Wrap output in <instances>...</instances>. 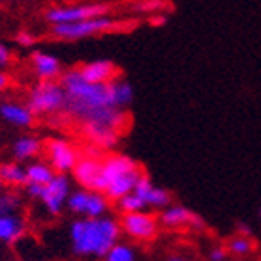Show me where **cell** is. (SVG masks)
<instances>
[{
  "label": "cell",
  "mask_w": 261,
  "mask_h": 261,
  "mask_svg": "<svg viewBox=\"0 0 261 261\" xmlns=\"http://www.w3.org/2000/svg\"><path fill=\"white\" fill-rule=\"evenodd\" d=\"M60 84L67 95L65 112L82 123H101L123 133L129 123L125 110L116 109L110 101L109 84H92L82 79L79 69L65 71Z\"/></svg>",
  "instance_id": "1"
},
{
  "label": "cell",
  "mask_w": 261,
  "mask_h": 261,
  "mask_svg": "<svg viewBox=\"0 0 261 261\" xmlns=\"http://www.w3.org/2000/svg\"><path fill=\"white\" fill-rule=\"evenodd\" d=\"M120 222L103 215L97 218H76L69 226L71 250L81 257L103 259L107 252L120 241Z\"/></svg>",
  "instance_id": "2"
},
{
  "label": "cell",
  "mask_w": 261,
  "mask_h": 261,
  "mask_svg": "<svg viewBox=\"0 0 261 261\" xmlns=\"http://www.w3.org/2000/svg\"><path fill=\"white\" fill-rule=\"evenodd\" d=\"M144 174L142 168L127 155L114 153L101 159V183L99 191L110 201H118L135 189L136 181Z\"/></svg>",
  "instance_id": "3"
},
{
  "label": "cell",
  "mask_w": 261,
  "mask_h": 261,
  "mask_svg": "<svg viewBox=\"0 0 261 261\" xmlns=\"http://www.w3.org/2000/svg\"><path fill=\"white\" fill-rule=\"evenodd\" d=\"M67 95L58 81H41L28 93V109L34 116H50L65 112Z\"/></svg>",
  "instance_id": "4"
},
{
  "label": "cell",
  "mask_w": 261,
  "mask_h": 261,
  "mask_svg": "<svg viewBox=\"0 0 261 261\" xmlns=\"http://www.w3.org/2000/svg\"><path fill=\"white\" fill-rule=\"evenodd\" d=\"M120 28V21H116L109 15L84 19L76 22H65V24H53V36L64 41H76V39L92 38L97 34L112 32Z\"/></svg>",
  "instance_id": "5"
},
{
  "label": "cell",
  "mask_w": 261,
  "mask_h": 261,
  "mask_svg": "<svg viewBox=\"0 0 261 261\" xmlns=\"http://www.w3.org/2000/svg\"><path fill=\"white\" fill-rule=\"evenodd\" d=\"M65 207L79 218H97L109 213L110 200L101 191L79 189L71 191Z\"/></svg>",
  "instance_id": "6"
},
{
  "label": "cell",
  "mask_w": 261,
  "mask_h": 261,
  "mask_svg": "<svg viewBox=\"0 0 261 261\" xmlns=\"http://www.w3.org/2000/svg\"><path fill=\"white\" fill-rule=\"evenodd\" d=\"M120 222L121 233H125L129 239L147 243L153 241L159 233V218L151 211H135V213H121Z\"/></svg>",
  "instance_id": "7"
},
{
  "label": "cell",
  "mask_w": 261,
  "mask_h": 261,
  "mask_svg": "<svg viewBox=\"0 0 261 261\" xmlns=\"http://www.w3.org/2000/svg\"><path fill=\"white\" fill-rule=\"evenodd\" d=\"M110 4L107 2H92V4H75V6H56L45 13V19L50 24H65V22H76L93 17L109 15Z\"/></svg>",
  "instance_id": "8"
},
{
  "label": "cell",
  "mask_w": 261,
  "mask_h": 261,
  "mask_svg": "<svg viewBox=\"0 0 261 261\" xmlns=\"http://www.w3.org/2000/svg\"><path fill=\"white\" fill-rule=\"evenodd\" d=\"M71 194V181L65 174H55V177L41 187L38 200L43 203L49 215H60Z\"/></svg>",
  "instance_id": "9"
},
{
  "label": "cell",
  "mask_w": 261,
  "mask_h": 261,
  "mask_svg": "<svg viewBox=\"0 0 261 261\" xmlns=\"http://www.w3.org/2000/svg\"><path fill=\"white\" fill-rule=\"evenodd\" d=\"M47 161H49L50 168L55 170L56 174H69L75 168L76 161H79V151L71 142L64 140V138H53L47 142Z\"/></svg>",
  "instance_id": "10"
},
{
  "label": "cell",
  "mask_w": 261,
  "mask_h": 261,
  "mask_svg": "<svg viewBox=\"0 0 261 261\" xmlns=\"http://www.w3.org/2000/svg\"><path fill=\"white\" fill-rule=\"evenodd\" d=\"M133 192L140 198L147 211H161V209H164V207H168L172 203L170 191H166L164 187L155 185L146 174H142L140 179L136 181Z\"/></svg>",
  "instance_id": "11"
},
{
  "label": "cell",
  "mask_w": 261,
  "mask_h": 261,
  "mask_svg": "<svg viewBox=\"0 0 261 261\" xmlns=\"http://www.w3.org/2000/svg\"><path fill=\"white\" fill-rule=\"evenodd\" d=\"M159 224L168 229H203V220H201L196 213L191 209H187L185 205H174L170 203L168 207H164L159 211Z\"/></svg>",
  "instance_id": "12"
},
{
  "label": "cell",
  "mask_w": 261,
  "mask_h": 261,
  "mask_svg": "<svg viewBox=\"0 0 261 261\" xmlns=\"http://www.w3.org/2000/svg\"><path fill=\"white\" fill-rule=\"evenodd\" d=\"M71 174H73L76 183L81 185V189L99 191V183H101V159L93 157V155L79 157Z\"/></svg>",
  "instance_id": "13"
},
{
  "label": "cell",
  "mask_w": 261,
  "mask_h": 261,
  "mask_svg": "<svg viewBox=\"0 0 261 261\" xmlns=\"http://www.w3.org/2000/svg\"><path fill=\"white\" fill-rule=\"evenodd\" d=\"M82 79L92 84H109L118 76V67L110 60H95L76 67Z\"/></svg>",
  "instance_id": "14"
},
{
  "label": "cell",
  "mask_w": 261,
  "mask_h": 261,
  "mask_svg": "<svg viewBox=\"0 0 261 261\" xmlns=\"http://www.w3.org/2000/svg\"><path fill=\"white\" fill-rule=\"evenodd\" d=\"M32 67L34 73L38 75L39 81H56L62 76V64L56 56L49 53H34L32 55Z\"/></svg>",
  "instance_id": "15"
},
{
  "label": "cell",
  "mask_w": 261,
  "mask_h": 261,
  "mask_svg": "<svg viewBox=\"0 0 261 261\" xmlns=\"http://www.w3.org/2000/svg\"><path fill=\"white\" fill-rule=\"evenodd\" d=\"M82 130H84V135L90 142H92L93 146L97 147H105V149H109V147H114L120 140V135L116 129L109 125H101V123H82Z\"/></svg>",
  "instance_id": "16"
},
{
  "label": "cell",
  "mask_w": 261,
  "mask_h": 261,
  "mask_svg": "<svg viewBox=\"0 0 261 261\" xmlns=\"http://www.w3.org/2000/svg\"><path fill=\"white\" fill-rule=\"evenodd\" d=\"M0 118L15 127H30L34 123V114L28 109V105L13 103V101L0 105Z\"/></svg>",
  "instance_id": "17"
},
{
  "label": "cell",
  "mask_w": 261,
  "mask_h": 261,
  "mask_svg": "<svg viewBox=\"0 0 261 261\" xmlns=\"http://www.w3.org/2000/svg\"><path fill=\"white\" fill-rule=\"evenodd\" d=\"M109 93H110V101L116 109L127 110L133 99H135V90L130 86V82H127L125 79L121 76H116L114 81L109 82Z\"/></svg>",
  "instance_id": "18"
},
{
  "label": "cell",
  "mask_w": 261,
  "mask_h": 261,
  "mask_svg": "<svg viewBox=\"0 0 261 261\" xmlns=\"http://www.w3.org/2000/svg\"><path fill=\"white\" fill-rule=\"evenodd\" d=\"M24 235V220L19 215L0 217V243H15Z\"/></svg>",
  "instance_id": "19"
},
{
  "label": "cell",
  "mask_w": 261,
  "mask_h": 261,
  "mask_svg": "<svg viewBox=\"0 0 261 261\" xmlns=\"http://www.w3.org/2000/svg\"><path fill=\"white\" fill-rule=\"evenodd\" d=\"M226 250H228L229 257H235V259H243V257H248L250 254H254L256 250V243L248 233H237L228 241L226 245Z\"/></svg>",
  "instance_id": "20"
},
{
  "label": "cell",
  "mask_w": 261,
  "mask_h": 261,
  "mask_svg": "<svg viewBox=\"0 0 261 261\" xmlns=\"http://www.w3.org/2000/svg\"><path fill=\"white\" fill-rule=\"evenodd\" d=\"M0 179L6 187L19 189L27 185V168H22L19 163L0 164Z\"/></svg>",
  "instance_id": "21"
},
{
  "label": "cell",
  "mask_w": 261,
  "mask_h": 261,
  "mask_svg": "<svg viewBox=\"0 0 261 261\" xmlns=\"http://www.w3.org/2000/svg\"><path fill=\"white\" fill-rule=\"evenodd\" d=\"M41 151V142L36 136H21L13 144V155L17 161H28V159L38 157Z\"/></svg>",
  "instance_id": "22"
},
{
  "label": "cell",
  "mask_w": 261,
  "mask_h": 261,
  "mask_svg": "<svg viewBox=\"0 0 261 261\" xmlns=\"http://www.w3.org/2000/svg\"><path fill=\"white\" fill-rule=\"evenodd\" d=\"M55 170L50 168L47 163H32L27 166V185H47L53 177H55Z\"/></svg>",
  "instance_id": "23"
},
{
  "label": "cell",
  "mask_w": 261,
  "mask_h": 261,
  "mask_svg": "<svg viewBox=\"0 0 261 261\" xmlns=\"http://www.w3.org/2000/svg\"><path fill=\"white\" fill-rule=\"evenodd\" d=\"M103 259L105 261H136V252L130 245L118 241V243L107 252V256H105Z\"/></svg>",
  "instance_id": "24"
},
{
  "label": "cell",
  "mask_w": 261,
  "mask_h": 261,
  "mask_svg": "<svg viewBox=\"0 0 261 261\" xmlns=\"http://www.w3.org/2000/svg\"><path fill=\"white\" fill-rule=\"evenodd\" d=\"M21 209V196L13 191H0V217L15 215Z\"/></svg>",
  "instance_id": "25"
},
{
  "label": "cell",
  "mask_w": 261,
  "mask_h": 261,
  "mask_svg": "<svg viewBox=\"0 0 261 261\" xmlns=\"http://www.w3.org/2000/svg\"><path fill=\"white\" fill-rule=\"evenodd\" d=\"M207 261H229V254L226 250V246H213L207 254Z\"/></svg>",
  "instance_id": "26"
},
{
  "label": "cell",
  "mask_w": 261,
  "mask_h": 261,
  "mask_svg": "<svg viewBox=\"0 0 261 261\" xmlns=\"http://www.w3.org/2000/svg\"><path fill=\"white\" fill-rule=\"evenodd\" d=\"M17 43L21 45V47H32L36 43V38H34L30 32H19L17 34Z\"/></svg>",
  "instance_id": "27"
},
{
  "label": "cell",
  "mask_w": 261,
  "mask_h": 261,
  "mask_svg": "<svg viewBox=\"0 0 261 261\" xmlns=\"http://www.w3.org/2000/svg\"><path fill=\"white\" fill-rule=\"evenodd\" d=\"M11 60V50L6 47V45L0 43V65L4 67V65H8Z\"/></svg>",
  "instance_id": "28"
},
{
  "label": "cell",
  "mask_w": 261,
  "mask_h": 261,
  "mask_svg": "<svg viewBox=\"0 0 261 261\" xmlns=\"http://www.w3.org/2000/svg\"><path fill=\"white\" fill-rule=\"evenodd\" d=\"M166 261H194V259L189 256H183V254H172Z\"/></svg>",
  "instance_id": "29"
},
{
  "label": "cell",
  "mask_w": 261,
  "mask_h": 261,
  "mask_svg": "<svg viewBox=\"0 0 261 261\" xmlns=\"http://www.w3.org/2000/svg\"><path fill=\"white\" fill-rule=\"evenodd\" d=\"M8 82H10L8 75H6V73H0V92H2V90H4V88L8 86Z\"/></svg>",
  "instance_id": "30"
},
{
  "label": "cell",
  "mask_w": 261,
  "mask_h": 261,
  "mask_svg": "<svg viewBox=\"0 0 261 261\" xmlns=\"http://www.w3.org/2000/svg\"><path fill=\"white\" fill-rule=\"evenodd\" d=\"M2 187H4V183H2V179H0V191H2Z\"/></svg>",
  "instance_id": "31"
},
{
  "label": "cell",
  "mask_w": 261,
  "mask_h": 261,
  "mask_svg": "<svg viewBox=\"0 0 261 261\" xmlns=\"http://www.w3.org/2000/svg\"><path fill=\"white\" fill-rule=\"evenodd\" d=\"M233 261H239V259H233Z\"/></svg>",
  "instance_id": "32"
},
{
  "label": "cell",
  "mask_w": 261,
  "mask_h": 261,
  "mask_svg": "<svg viewBox=\"0 0 261 261\" xmlns=\"http://www.w3.org/2000/svg\"><path fill=\"white\" fill-rule=\"evenodd\" d=\"M17 261H21V259H17Z\"/></svg>",
  "instance_id": "33"
},
{
  "label": "cell",
  "mask_w": 261,
  "mask_h": 261,
  "mask_svg": "<svg viewBox=\"0 0 261 261\" xmlns=\"http://www.w3.org/2000/svg\"><path fill=\"white\" fill-rule=\"evenodd\" d=\"M103 261H105V259H103Z\"/></svg>",
  "instance_id": "34"
}]
</instances>
